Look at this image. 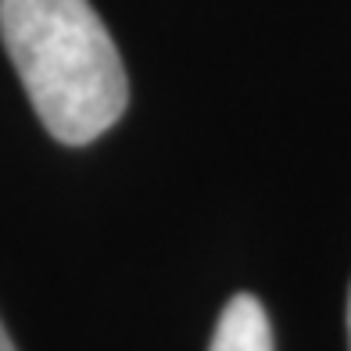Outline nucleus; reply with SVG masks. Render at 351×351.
I'll return each instance as SVG.
<instances>
[{"instance_id": "nucleus-3", "label": "nucleus", "mask_w": 351, "mask_h": 351, "mask_svg": "<svg viewBox=\"0 0 351 351\" xmlns=\"http://www.w3.org/2000/svg\"><path fill=\"white\" fill-rule=\"evenodd\" d=\"M0 351H14V344H11V337H8V330H4V323H0Z\"/></svg>"}, {"instance_id": "nucleus-1", "label": "nucleus", "mask_w": 351, "mask_h": 351, "mask_svg": "<svg viewBox=\"0 0 351 351\" xmlns=\"http://www.w3.org/2000/svg\"><path fill=\"white\" fill-rule=\"evenodd\" d=\"M0 40L54 140H97L122 119L130 79L90 0H0Z\"/></svg>"}, {"instance_id": "nucleus-2", "label": "nucleus", "mask_w": 351, "mask_h": 351, "mask_svg": "<svg viewBox=\"0 0 351 351\" xmlns=\"http://www.w3.org/2000/svg\"><path fill=\"white\" fill-rule=\"evenodd\" d=\"M208 351H273V326L258 298L237 294L226 301Z\"/></svg>"}, {"instance_id": "nucleus-4", "label": "nucleus", "mask_w": 351, "mask_h": 351, "mask_svg": "<svg viewBox=\"0 0 351 351\" xmlns=\"http://www.w3.org/2000/svg\"><path fill=\"white\" fill-rule=\"evenodd\" d=\"M348 330H351V305H348Z\"/></svg>"}]
</instances>
